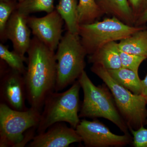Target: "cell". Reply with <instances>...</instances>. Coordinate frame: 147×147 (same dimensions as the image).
Instances as JSON below:
<instances>
[{"label":"cell","instance_id":"obj_1","mask_svg":"<svg viewBox=\"0 0 147 147\" xmlns=\"http://www.w3.org/2000/svg\"><path fill=\"white\" fill-rule=\"evenodd\" d=\"M24 74L27 100L31 108L41 111L47 96L55 91L57 60L55 51L34 36L27 52Z\"/></svg>","mask_w":147,"mask_h":147},{"label":"cell","instance_id":"obj_2","mask_svg":"<svg viewBox=\"0 0 147 147\" xmlns=\"http://www.w3.org/2000/svg\"><path fill=\"white\" fill-rule=\"evenodd\" d=\"M78 81L84 93L79 117L103 118L115 124L124 134L130 135L129 128L114 103L109 88L96 86L85 71Z\"/></svg>","mask_w":147,"mask_h":147},{"label":"cell","instance_id":"obj_3","mask_svg":"<svg viewBox=\"0 0 147 147\" xmlns=\"http://www.w3.org/2000/svg\"><path fill=\"white\" fill-rule=\"evenodd\" d=\"M91 70L105 83L111 92L116 106L129 129H137L146 125L147 119L146 98L121 86L102 65L92 64Z\"/></svg>","mask_w":147,"mask_h":147},{"label":"cell","instance_id":"obj_4","mask_svg":"<svg viewBox=\"0 0 147 147\" xmlns=\"http://www.w3.org/2000/svg\"><path fill=\"white\" fill-rule=\"evenodd\" d=\"M81 88L77 80L65 91H55L47 96L37 127L38 134L45 132L57 123H67L71 127L76 128L81 121L78 114Z\"/></svg>","mask_w":147,"mask_h":147},{"label":"cell","instance_id":"obj_5","mask_svg":"<svg viewBox=\"0 0 147 147\" xmlns=\"http://www.w3.org/2000/svg\"><path fill=\"white\" fill-rule=\"evenodd\" d=\"M41 112L30 107L25 111L11 109L0 103V147H22L32 141L29 131L37 127Z\"/></svg>","mask_w":147,"mask_h":147},{"label":"cell","instance_id":"obj_6","mask_svg":"<svg viewBox=\"0 0 147 147\" xmlns=\"http://www.w3.org/2000/svg\"><path fill=\"white\" fill-rule=\"evenodd\" d=\"M87 55L79 34L67 30L55 53L57 74L55 92L62 90L78 80L85 71Z\"/></svg>","mask_w":147,"mask_h":147},{"label":"cell","instance_id":"obj_7","mask_svg":"<svg viewBox=\"0 0 147 147\" xmlns=\"http://www.w3.org/2000/svg\"><path fill=\"white\" fill-rule=\"evenodd\" d=\"M145 27L129 26L112 16L101 21L80 25L79 34L87 55H89L105 44L120 41Z\"/></svg>","mask_w":147,"mask_h":147},{"label":"cell","instance_id":"obj_8","mask_svg":"<svg viewBox=\"0 0 147 147\" xmlns=\"http://www.w3.org/2000/svg\"><path fill=\"white\" fill-rule=\"evenodd\" d=\"M86 147H123L131 142L130 135H117L99 121H80L76 128Z\"/></svg>","mask_w":147,"mask_h":147},{"label":"cell","instance_id":"obj_9","mask_svg":"<svg viewBox=\"0 0 147 147\" xmlns=\"http://www.w3.org/2000/svg\"><path fill=\"white\" fill-rule=\"evenodd\" d=\"M0 98L1 103L13 110L25 111L28 109L26 105V88L23 74L9 67L2 68Z\"/></svg>","mask_w":147,"mask_h":147},{"label":"cell","instance_id":"obj_10","mask_svg":"<svg viewBox=\"0 0 147 147\" xmlns=\"http://www.w3.org/2000/svg\"><path fill=\"white\" fill-rule=\"evenodd\" d=\"M64 21L56 9L43 17L27 18L28 25L34 36L55 52L62 38Z\"/></svg>","mask_w":147,"mask_h":147},{"label":"cell","instance_id":"obj_11","mask_svg":"<svg viewBox=\"0 0 147 147\" xmlns=\"http://www.w3.org/2000/svg\"><path fill=\"white\" fill-rule=\"evenodd\" d=\"M82 142V138L75 129L68 127L64 122H59L53 125L45 132L35 136L27 146L68 147L73 143Z\"/></svg>","mask_w":147,"mask_h":147},{"label":"cell","instance_id":"obj_12","mask_svg":"<svg viewBox=\"0 0 147 147\" xmlns=\"http://www.w3.org/2000/svg\"><path fill=\"white\" fill-rule=\"evenodd\" d=\"M28 16L16 9L9 19L5 30L6 39L12 42L13 50L24 57L32 40L31 31L27 22Z\"/></svg>","mask_w":147,"mask_h":147},{"label":"cell","instance_id":"obj_13","mask_svg":"<svg viewBox=\"0 0 147 147\" xmlns=\"http://www.w3.org/2000/svg\"><path fill=\"white\" fill-rule=\"evenodd\" d=\"M89 63L102 65L107 70L117 69L122 67L118 43L109 42L88 55Z\"/></svg>","mask_w":147,"mask_h":147},{"label":"cell","instance_id":"obj_14","mask_svg":"<svg viewBox=\"0 0 147 147\" xmlns=\"http://www.w3.org/2000/svg\"><path fill=\"white\" fill-rule=\"evenodd\" d=\"M104 14L118 18L127 25L134 26L136 18L128 0H96Z\"/></svg>","mask_w":147,"mask_h":147},{"label":"cell","instance_id":"obj_15","mask_svg":"<svg viewBox=\"0 0 147 147\" xmlns=\"http://www.w3.org/2000/svg\"><path fill=\"white\" fill-rule=\"evenodd\" d=\"M120 50L125 53L147 59V29L138 31L118 43Z\"/></svg>","mask_w":147,"mask_h":147},{"label":"cell","instance_id":"obj_16","mask_svg":"<svg viewBox=\"0 0 147 147\" xmlns=\"http://www.w3.org/2000/svg\"><path fill=\"white\" fill-rule=\"evenodd\" d=\"M108 70L114 80L121 86L134 94H142V80L138 73L122 67L117 69Z\"/></svg>","mask_w":147,"mask_h":147},{"label":"cell","instance_id":"obj_17","mask_svg":"<svg viewBox=\"0 0 147 147\" xmlns=\"http://www.w3.org/2000/svg\"><path fill=\"white\" fill-rule=\"evenodd\" d=\"M77 0H60L56 10L65 22L67 30L79 34V25L77 15Z\"/></svg>","mask_w":147,"mask_h":147},{"label":"cell","instance_id":"obj_18","mask_svg":"<svg viewBox=\"0 0 147 147\" xmlns=\"http://www.w3.org/2000/svg\"><path fill=\"white\" fill-rule=\"evenodd\" d=\"M104 14L96 0H79L77 15L79 25L93 23Z\"/></svg>","mask_w":147,"mask_h":147},{"label":"cell","instance_id":"obj_19","mask_svg":"<svg viewBox=\"0 0 147 147\" xmlns=\"http://www.w3.org/2000/svg\"><path fill=\"white\" fill-rule=\"evenodd\" d=\"M55 0H23L18 2L16 10L26 16L38 12L47 13L55 10Z\"/></svg>","mask_w":147,"mask_h":147},{"label":"cell","instance_id":"obj_20","mask_svg":"<svg viewBox=\"0 0 147 147\" xmlns=\"http://www.w3.org/2000/svg\"><path fill=\"white\" fill-rule=\"evenodd\" d=\"M0 58L8 65L9 67L24 75L26 70L24 63L27 62L28 58L22 56L15 51H11L8 47L3 43L0 44Z\"/></svg>","mask_w":147,"mask_h":147},{"label":"cell","instance_id":"obj_21","mask_svg":"<svg viewBox=\"0 0 147 147\" xmlns=\"http://www.w3.org/2000/svg\"><path fill=\"white\" fill-rule=\"evenodd\" d=\"M18 1L16 0H0V38L5 40L7 24L13 11L16 10Z\"/></svg>","mask_w":147,"mask_h":147},{"label":"cell","instance_id":"obj_22","mask_svg":"<svg viewBox=\"0 0 147 147\" xmlns=\"http://www.w3.org/2000/svg\"><path fill=\"white\" fill-rule=\"evenodd\" d=\"M120 55L122 67L137 73L141 64L147 59L145 57L125 53L120 50Z\"/></svg>","mask_w":147,"mask_h":147},{"label":"cell","instance_id":"obj_23","mask_svg":"<svg viewBox=\"0 0 147 147\" xmlns=\"http://www.w3.org/2000/svg\"><path fill=\"white\" fill-rule=\"evenodd\" d=\"M133 135V144L135 147H147V129L144 126L137 129H129Z\"/></svg>","mask_w":147,"mask_h":147},{"label":"cell","instance_id":"obj_24","mask_svg":"<svg viewBox=\"0 0 147 147\" xmlns=\"http://www.w3.org/2000/svg\"><path fill=\"white\" fill-rule=\"evenodd\" d=\"M133 11L134 16L137 18L147 7V0H128Z\"/></svg>","mask_w":147,"mask_h":147},{"label":"cell","instance_id":"obj_25","mask_svg":"<svg viewBox=\"0 0 147 147\" xmlns=\"http://www.w3.org/2000/svg\"><path fill=\"white\" fill-rule=\"evenodd\" d=\"M147 23V7L136 19L134 26H144Z\"/></svg>","mask_w":147,"mask_h":147},{"label":"cell","instance_id":"obj_26","mask_svg":"<svg viewBox=\"0 0 147 147\" xmlns=\"http://www.w3.org/2000/svg\"><path fill=\"white\" fill-rule=\"evenodd\" d=\"M142 95L147 99V74L145 76L144 79L142 80Z\"/></svg>","mask_w":147,"mask_h":147},{"label":"cell","instance_id":"obj_27","mask_svg":"<svg viewBox=\"0 0 147 147\" xmlns=\"http://www.w3.org/2000/svg\"><path fill=\"white\" fill-rule=\"evenodd\" d=\"M18 1V2L21 1H23V0H17Z\"/></svg>","mask_w":147,"mask_h":147},{"label":"cell","instance_id":"obj_28","mask_svg":"<svg viewBox=\"0 0 147 147\" xmlns=\"http://www.w3.org/2000/svg\"><path fill=\"white\" fill-rule=\"evenodd\" d=\"M146 124H147V119L146 121Z\"/></svg>","mask_w":147,"mask_h":147},{"label":"cell","instance_id":"obj_29","mask_svg":"<svg viewBox=\"0 0 147 147\" xmlns=\"http://www.w3.org/2000/svg\"><path fill=\"white\" fill-rule=\"evenodd\" d=\"M146 28H147V26H146Z\"/></svg>","mask_w":147,"mask_h":147},{"label":"cell","instance_id":"obj_30","mask_svg":"<svg viewBox=\"0 0 147 147\" xmlns=\"http://www.w3.org/2000/svg\"><path fill=\"white\" fill-rule=\"evenodd\" d=\"M16 1H17V0H16Z\"/></svg>","mask_w":147,"mask_h":147}]
</instances>
